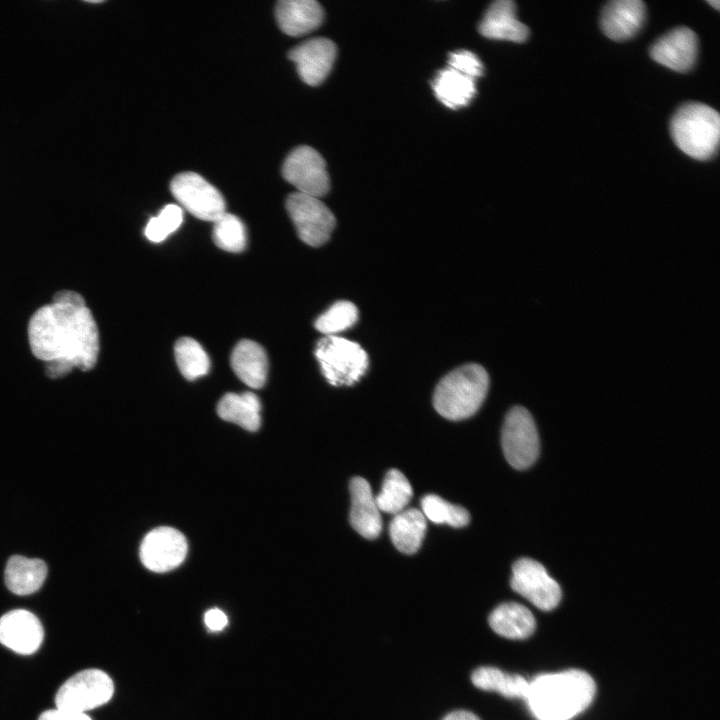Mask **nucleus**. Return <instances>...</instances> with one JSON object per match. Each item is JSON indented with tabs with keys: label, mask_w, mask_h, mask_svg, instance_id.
Wrapping results in <instances>:
<instances>
[{
	"label": "nucleus",
	"mask_w": 720,
	"mask_h": 720,
	"mask_svg": "<svg viewBox=\"0 0 720 720\" xmlns=\"http://www.w3.org/2000/svg\"><path fill=\"white\" fill-rule=\"evenodd\" d=\"M33 355L46 362V374L58 378L73 368L91 370L99 354V333L84 298L70 290L57 292L28 324Z\"/></svg>",
	"instance_id": "nucleus-1"
},
{
	"label": "nucleus",
	"mask_w": 720,
	"mask_h": 720,
	"mask_svg": "<svg viewBox=\"0 0 720 720\" xmlns=\"http://www.w3.org/2000/svg\"><path fill=\"white\" fill-rule=\"evenodd\" d=\"M595 692L596 684L587 672L569 669L535 677L525 701L538 720H569L590 705Z\"/></svg>",
	"instance_id": "nucleus-2"
},
{
	"label": "nucleus",
	"mask_w": 720,
	"mask_h": 720,
	"mask_svg": "<svg viewBox=\"0 0 720 720\" xmlns=\"http://www.w3.org/2000/svg\"><path fill=\"white\" fill-rule=\"evenodd\" d=\"M489 388V376L479 364L470 363L451 371L438 383L433 395L436 411L458 421L476 413Z\"/></svg>",
	"instance_id": "nucleus-3"
},
{
	"label": "nucleus",
	"mask_w": 720,
	"mask_h": 720,
	"mask_svg": "<svg viewBox=\"0 0 720 720\" xmlns=\"http://www.w3.org/2000/svg\"><path fill=\"white\" fill-rule=\"evenodd\" d=\"M671 135L676 145L687 155L699 160L709 159L719 143V115L705 104L686 103L671 120Z\"/></svg>",
	"instance_id": "nucleus-4"
},
{
	"label": "nucleus",
	"mask_w": 720,
	"mask_h": 720,
	"mask_svg": "<svg viewBox=\"0 0 720 720\" xmlns=\"http://www.w3.org/2000/svg\"><path fill=\"white\" fill-rule=\"evenodd\" d=\"M315 356L326 380L333 386H351L368 368V355L356 342L326 335L315 348Z\"/></svg>",
	"instance_id": "nucleus-5"
},
{
	"label": "nucleus",
	"mask_w": 720,
	"mask_h": 720,
	"mask_svg": "<svg viewBox=\"0 0 720 720\" xmlns=\"http://www.w3.org/2000/svg\"><path fill=\"white\" fill-rule=\"evenodd\" d=\"M110 676L99 669L82 670L66 680L55 696L56 708L85 713L107 703L113 696Z\"/></svg>",
	"instance_id": "nucleus-6"
},
{
	"label": "nucleus",
	"mask_w": 720,
	"mask_h": 720,
	"mask_svg": "<svg viewBox=\"0 0 720 720\" xmlns=\"http://www.w3.org/2000/svg\"><path fill=\"white\" fill-rule=\"evenodd\" d=\"M501 444L504 456L515 469H526L539 455V437L530 412L513 407L505 417Z\"/></svg>",
	"instance_id": "nucleus-7"
},
{
	"label": "nucleus",
	"mask_w": 720,
	"mask_h": 720,
	"mask_svg": "<svg viewBox=\"0 0 720 720\" xmlns=\"http://www.w3.org/2000/svg\"><path fill=\"white\" fill-rule=\"evenodd\" d=\"M286 209L298 236L306 244L318 247L330 238L336 220L319 198L295 192L287 198Z\"/></svg>",
	"instance_id": "nucleus-8"
},
{
	"label": "nucleus",
	"mask_w": 720,
	"mask_h": 720,
	"mask_svg": "<svg viewBox=\"0 0 720 720\" xmlns=\"http://www.w3.org/2000/svg\"><path fill=\"white\" fill-rule=\"evenodd\" d=\"M170 189L175 199L198 219L214 222L225 213L221 193L197 173L177 174Z\"/></svg>",
	"instance_id": "nucleus-9"
},
{
	"label": "nucleus",
	"mask_w": 720,
	"mask_h": 720,
	"mask_svg": "<svg viewBox=\"0 0 720 720\" xmlns=\"http://www.w3.org/2000/svg\"><path fill=\"white\" fill-rule=\"evenodd\" d=\"M282 175L298 192L316 198L324 196L330 188L326 163L309 146H299L288 154L282 166Z\"/></svg>",
	"instance_id": "nucleus-10"
},
{
	"label": "nucleus",
	"mask_w": 720,
	"mask_h": 720,
	"mask_svg": "<svg viewBox=\"0 0 720 720\" xmlns=\"http://www.w3.org/2000/svg\"><path fill=\"white\" fill-rule=\"evenodd\" d=\"M511 587L537 608L550 611L561 600L559 584L545 567L530 558L517 560L512 568Z\"/></svg>",
	"instance_id": "nucleus-11"
},
{
	"label": "nucleus",
	"mask_w": 720,
	"mask_h": 720,
	"mask_svg": "<svg viewBox=\"0 0 720 720\" xmlns=\"http://www.w3.org/2000/svg\"><path fill=\"white\" fill-rule=\"evenodd\" d=\"M187 550V541L181 532L171 527H158L144 537L139 554L146 568L163 573L178 567Z\"/></svg>",
	"instance_id": "nucleus-12"
},
{
	"label": "nucleus",
	"mask_w": 720,
	"mask_h": 720,
	"mask_svg": "<svg viewBox=\"0 0 720 720\" xmlns=\"http://www.w3.org/2000/svg\"><path fill=\"white\" fill-rule=\"evenodd\" d=\"M337 55L336 45L327 38L309 39L288 53L303 82L310 86L321 84L330 73Z\"/></svg>",
	"instance_id": "nucleus-13"
},
{
	"label": "nucleus",
	"mask_w": 720,
	"mask_h": 720,
	"mask_svg": "<svg viewBox=\"0 0 720 720\" xmlns=\"http://www.w3.org/2000/svg\"><path fill=\"white\" fill-rule=\"evenodd\" d=\"M43 637L40 620L28 610H11L0 618V643L18 654L35 653Z\"/></svg>",
	"instance_id": "nucleus-14"
},
{
	"label": "nucleus",
	"mask_w": 720,
	"mask_h": 720,
	"mask_svg": "<svg viewBox=\"0 0 720 720\" xmlns=\"http://www.w3.org/2000/svg\"><path fill=\"white\" fill-rule=\"evenodd\" d=\"M698 49L695 33L678 27L659 38L651 47V57L672 70L685 72L694 65Z\"/></svg>",
	"instance_id": "nucleus-15"
},
{
	"label": "nucleus",
	"mask_w": 720,
	"mask_h": 720,
	"mask_svg": "<svg viewBox=\"0 0 720 720\" xmlns=\"http://www.w3.org/2000/svg\"><path fill=\"white\" fill-rule=\"evenodd\" d=\"M350 524L364 538L374 539L382 530L380 510L369 483L361 477L350 481Z\"/></svg>",
	"instance_id": "nucleus-16"
},
{
	"label": "nucleus",
	"mask_w": 720,
	"mask_h": 720,
	"mask_svg": "<svg viewBox=\"0 0 720 720\" xmlns=\"http://www.w3.org/2000/svg\"><path fill=\"white\" fill-rule=\"evenodd\" d=\"M645 18V5L640 0H614L601 14V28L609 38L622 41L634 36Z\"/></svg>",
	"instance_id": "nucleus-17"
},
{
	"label": "nucleus",
	"mask_w": 720,
	"mask_h": 720,
	"mask_svg": "<svg viewBox=\"0 0 720 720\" xmlns=\"http://www.w3.org/2000/svg\"><path fill=\"white\" fill-rule=\"evenodd\" d=\"M516 7L510 0L493 2L479 23V32L490 39L523 42L529 29L516 18Z\"/></svg>",
	"instance_id": "nucleus-18"
},
{
	"label": "nucleus",
	"mask_w": 720,
	"mask_h": 720,
	"mask_svg": "<svg viewBox=\"0 0 720 720\" xmlns=\"http://www.w3.org/2000/svg\"><path fill=\"white\" fill-rule=\"evenodd\" d=\"M275 17L285 34L301 36L321 25L324 12L314 0H281L276 4Z\"/></svg>",
	"instance_id": "nucleus-19"
},
{
	"label": "nucleus",
	"mask_w": 720,
	"mask_h": 720,
	"mask_svg": "<svg viewBox=\"0 0 720 720\" xmlns=\"http://www.w3.org/2000/svg\"><path fill=\"white\" fill-rule=\"evenodd\" d=\"M230 362L234 373L243 383L254 389L264 386L268 373V358L258 343L251 340L238 342Z\"/></svg>",
	"instance_id": "nucleus-20"
},
{
	"label": "nucleus",
	"mask_w": 720,
	"mask_h": 720,
	"mask_svg": "<svg viewBox=\"0 0 720 720\" xmlns=\"http://www.w3.org/2000/svg\"><path fill=\"white\" fill-rule=\"evenodd\" d=\"M488 622L492 630L508 639H526L536 627L531 611L516 602H505L497 606L489 615Z\"/></svg>",
	"instance_id": "nucleus-21"
},
{
	"label": "nucleus",
	"mask_w": 720,
	"mask_h": 720,
	"mask_svg": "<svg viewBox=\"0 0 720 720\" xmlns=\"http://www.w3.org/2000/svg\"><path fill=\"white\" fill-rule=\"evenodd\" d=\"M47 576V566L37 558L14 555L9 558L4 579L7 588L17 595H29L40 589Z\"/></svg>",
	"instance_id": "nucleus-22"
},
{
	"label": "nucleus",
	"mask_w": 720,
	"mask_h": 720,
	"mask_svg": "<svg viewBox=\"0 0 720 720\" xmlns=\"http://www.w3.org/2000/svg\"><path fill=\"white\" fill-rule=\"evenodd\" d=\"M261 404L252 392L227 393L217 405L219 417L248 431H257L261 425Z\"/></svg>",
	"instance_id": "nucleus-23"
},
{
	"label": "nucleus",
	"mask_w": 720,
	"mask_h": 720,
	"mask_svg": "<svg viewBox=\"0 0 720 720\" xmlns=\"http://www.w3.org/2000/svg\"><path fill=\"white\" fill-rule=\"evenodd\" d=\"M426 518L417 509H408L396 514L389 525V534L395 547L402 553L418 551L426 532Z\"/></svg>",
	"instance_id": "nucleus-24"
},
{
	"label": "nucleus",
	"mask_w": 720,
	"mask_h": 720,
	"mask_svg": "<svg viewBox=\"0 0 720 720\" xmlns=\"http://www.w3.org/2000/svg\"><path fill=\"white\" fill-rule=\"evenodd\" d=\"M432 88L438 100L451 109L466 106L476 93L475 80L450 67L436 74Z\"/></svg>",
	"instance_id": "nucleus-25"
},
{
	"label": "nucleus",
	"mask_w": 720,
	"mask_h": 720,
	"mask_svg": "<svg viewBox=\"0 0 720 720\" xmlns=\"http://www.w3.org/2000/svg\"><path fill=\"white\" fill-rule=\"evenodd\" d=\"M473 685L481 690L495 691L508 698L525 700L529 682L521 675L507 674L496 667L481 666L471 674Z\"/></svg>",
	"instance_id": "nucleus-26"
},
{
	"label": "nucleus",
	"mask_w": 720,
	"mask_h": 720,
	"mask_svg": "<svg viewBox=\"0 0 720 720\" xmlns=\"http://www.w3.org/2000/svg\"><path fill=\"white\" fill-rule=\"evenodd\" d=\"M411 497L412 487L408 479L399 470L391 469L385 475L375 501L380 511L396 515L403 511Z\"/></svg>",
	"instance_id": "nucleus-27"
},
{
	"label": "nucleus",
	"mask_w": 720,
	"mask_h": 720,
	"mask_svg": "<svg viewBox=\"0 0 720 720\" xmlns=\"http://www.w3.org/2000/svg\"><path fill=\"white\" fill-rule=\"evenodd\" d=\"M175 358L181 374L192 381L209 372L210 360L203 347L189 337L180 338L175 344Z\"/></svg>",
	"instance_id": "nucleus-28"
},
{
	"label": "nucleus",
	"mask_w": 720,
	"mask_h": 720,
	"mask_svg": "<svg viewBox=\"0 0 720 720\" xmlns=\"http://www.w3.org/2000/svg\"><path fill=\"white\" fill-rule=\"evenodd\" d=\"M421 507L425 518L436 524L464 527L470 520L465 508L451 504L435 494L424 496L421 499Z\"/></svg>",
	"instance_id": "nucleus-29"
},
{
	"label": "nucleus",
	"mask_w": 720,
	"mask_h": 720,
	"mask_svg": "<svg viewBox=\"0 0 720 720\" xmlns=\"http://www.w3.org/2000/svg\"><path fill=\"white\" fill-rule=\"evenodd\" d=\"M213 241L220 249L239 253L247 243L246 229L235 215L224 213L214 221Z\"/></svg>",
	"instance_id": "nucleus-30"
},
{
	"label": "nucleus",
	"mask_w": 720,
	"mask_h": 720,
	"mask_svg": "<svg viewBox=\"0 0 720 720\" xmlns=\"http://www.w3.org/2000/svg\"><path fill=\"white\" fill-rule=\"evenodd\" d=\"M358 319L357 307L350 301H337L315 321V328L325 335H335L353 326Z\"/></svg>",
	"instance_id": "nucleus-31"
},
{
	"label": "nucleus",
	"mask_w": 720,
	"mask_h": 720,
	"mask_svg": "<svg viewBox=\"0 0 720 720\" xmlns=\"http://www.w3.org/2000/svg\"><path fill=\"white\" fill-rule=\"evenodd\" d=\"M182 221V209L175 204L166 205L156 217L149 220L145 236L152 242H162L179 228Z\"/></svg>",
	"instance_id": "nucleus-32"
},
{
	"label": "nucleus",
	"mask_w": 720,
	"mask_h": 720,
	"mask_svg": "<svg viewBox=\"0 0 720 720\" xmlns=\"http://www.w3.org/2000/svg\"><path fill=\"white\" fill-rule=\"evenodd\" d=\"M448 65L450 68L474 80L483 74L481 61L474 53L468 50H459L450 53Z\"/></svg>",
	"instance_id": "nucleus-33"
},
{
	"label": "nucleus",
	"mask_w": 720,
	"mask_h": 720,
	"mask_svg": "<svg viewBox=\"0 0 720 720\" xmlns=\"http://www.w3.org/2000/svg\"><path fill=\"white\" fill-rule=\"evenodd\" d=\"M38 720H92L87 714L64 709H50L44 711Z\"/></svg>",
	"instance_id": "nucleus-34"
},
{
	"label": "nucleus",
	"mask_w": 720,
	"mask_h": 720,
	"mask_svg": "<svg viewBox=\"0 0 720 720\" xmlns=\"http://www.w3.org/2000/svg\"><path fill=\"white\" fill-rule=\"evenodd\" d=\"M204 622L209 630L217 632L227 626L228 619L222 610L212 608L205 613Z\"/></svg>",
	"instance_id": "nucleus-35"
},
{
	"label": "nucleus",
	"mask_w": 720,
	"mask_h": 720,
	"mask_svg": "<svg viewBox=\"0 0 720 720\" xmlns=\"http://www.w3.org/2000/svg\"><path fill=\"white\" fill-rule=\"evenodd\" d=\"M442 720H481L476 714L467 710H456L445 715Z\"/></svg>",
	"instance_id": "nucleus-36"
},
{
	"label": "nucleus",
	"mask_w": 720,
	"mask_h": 720,
	"mask_svg": "<svg viewBox=\"0 0 720 720\" xmlns=\"http://www.w3.org/2000/svg\"><path fill=\"white\" fill-rule=\"evenodd\" d=\"M707 2H708L711 6H713L716 10H719V7H720V2H719V0L707 1Z\"/></svg>",
	"instance_id": "nucleus-37"
}]
</instances>
